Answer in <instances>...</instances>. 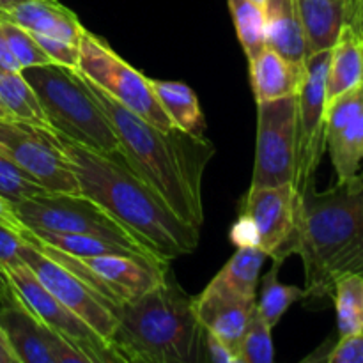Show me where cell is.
Wrapping results in <instances>:
<instances>
[{
    "label": "cell",
    "mask_w": 363,
    "mask_h": 363,
    "mask_svg": "<svg viewBox=\"0 0 363 363\" xmlns=\"http://www.w3.org/2000/svg\"><path fill=\"white\" fill-rule=\"evenodd\" d=\"M84 80L119 138L124 162L181 220L201 229L204 223L202 177L215 155V145L179 128L158 130L91 80L85 77Z\"/></svg>",
    "instance_id": "1"
},
{
    "label": "cell",
    "mask_w": 363,
    "mask_h": 363,
    "mask_svg": "<svg viewBox=\"0 0 363 363\" xmlns=\"http://www.w3.org/2000/svg\"><path fill=\"white\" fill-rule=\"evenodd\" d=\"M293 254L303 261L308 298L332 296L340 275L363 272V172L326 191H318L315 183L305 188L280 259Z\"/></svg>",
    "instance_id": "2"
},
{
    "label": "cell",
    "mask_w": 363,
    "mask_h": 363,
    "mask_svg": "<svg viewBox=\"0 0 363 363\" xmlns=\"http://www.w3.org/2000/svg\"><path fill=\"white\" fill-rule=\"evenodd\" d=\"M57 135L74 170L80 194L101 204L167 261L197 250V227L181 220L123 156L85 147L59 131Z\"/></svg>",
    "instance_id": "3"
},
{
    "label": "cell",
    "mask_w": 363,
    "mask_h": 363,
    "mask_svg": "<svg viewBox=\"0 0 363 363\" xmlns=\"http://www.w3.org/2000/svg\"><path fill=\"white\" fill-rule=\"evenodd\" d=\"M110 346L121 363H194L202 360V326L188 296L167 277L145 294L113 311Z\"/></svg>",
    "instance_id": "4"
},
{
    "label": "cell",
    "mask_w": 363,
    "mask_h": 363,
    "mask_svg": "<svg viewBox=\"0 0 363 363\" xmlns=\"http://www.w3.org/2000/svg\"><path fill=\"white\" fill-rule=\"evenodd\" d=\"M21 73L34 89L53 130L94 151L121 155L119 138L108 117L78 71L46 64Z\"/></svg>",
    "instance_id": "5"
},
{
    "label": "cell",
    "mask_w": 363,
    "mask_h": 363,
    "mask_svg": "<svg viewBox=\"0 0 363 363\" xmlns=\"http://www.w3.org/2000/svg\"><path fill=\"white\" fill-rule=\"evenodd\" d=\"M13 209L25 227L62 234H87L121 245L149 261L170 262L84 194H45L20 202Z\"/></svg>",
    "instance_id": "6"
},
{
    "label": "cell",
    "mask_w": 363,
    "mask_h": 363,
    "mask_svg": "<svg viewBox=\"0 0 363 363\" xmlns=\"http://www.w3.org/2000/svg\"><path fill=\"white\" fill-rule=\"evenodd\" d=\"M21 238L34 245L39 252L59 262L60 266L73 273L98 296L110 305L112 312L119 305L137 300L147 291L155 289L169 275V262L149 261L133 255H94V257H77L59 248L48 247L34 240L27 233Z\"/></svg>",
    "instance_id": "7"
},
{
    "label": "cell",
    "mask_w": 363,
    "mask_h": 363,
    "mask_svg": "<svg viewBox=\"0 0 363 363\" xmlns=\"http://www.w3.org/2000/svg\"><path fill=\"white\" fill-rule=\"evenodd\" d=\"M78 73L158 130L170 131L176 128L156 99L149 78L128 64L105 39L87 28H84L80 38Z\"/></svg>",
    "instance_id": "8"
},
{
    "label": "cell",
    "mask_w": 363,
    "mask_h": 363,
    "mask_svg": "<svg viewBox=\"0 0 363 363\" xmlns=\"http://www.w3.org/2000/svg\"><path fill=\"white\" fill-rule=\"evenodd\" d=\"M0 152L30 174L48 194H80L73 167L53 128L0 117Z\"/></svg>",
    "instance_id": "9"
},
{
    "label": "cell",
    "mask_w": 363,
    "mask_h": 363,
    "mask_svg": "<svg viewBox=\"0 0 363 363\" xmlns=\"http://www.w3.org/2000/svg\"><path fill=\"white\" fill-rule=\"evenodd\" d=\"M7 282L25 308L32 312L46 328L66 339L74 350L87 357L89 363H121V358L89 323L64 307L38 280L25 262L2 269Z\"/></svg>",
    "instance_id": "10"
},
{
    "label": "cell",
    "mask_w": 363,
    "mask_h": 363,
    "mask_svg": "<svg viewBox=\"0 0 363 363\" xmlns=\"http://www.w3.org/2000/svg\"><path fill=\"white\" fill-rule=\"evenodd\" d=\"M298 96L257 103V145L250 188L293 183Z\"/></svg>",
    "instance_id": "11"
},
{
    "label": "cell",
    "mask_w": 363,
    "mask_h": 363,
    "mask_svg": "<svg viewBox=\"0 0 363 363\" xmlns=\"http://www.w3.org/2000/svg\"><path fill=\"white\" fill-rule=\"evenodd\" d=\"M330 50L308 55L305 60L307 74L298 92L296 112V170L294 190L298 195L315 183L323 155L326 151V73Z\"/></svg>",
    "instance_id": "12"
},
{
    "label": "cell",
    "mask_w": 363,
    "mask_h": 363,
    "mask_svg": "<svg viewBox=\"0 0 363 363\" xmlns=\"http://www.w3.org/2000/svg\"><path fill=\"white\" fill-rule=\"evenodd\" d=\"M20 257L32 269L39 282L69 311L80 315L85 323L92 326L99 335L110 342L113 328H116V315L110 305L101 296L94 293L91 287L85 286L78 277L67 272L59 262L46 257L34 245L23 240L20 248Z\"/></svg>",
    "instance_id": "13"
},
{
    "label": "cell",
    "mask_w": 363,
    "mask_h": 363,
    "mask_svg": "<svg viewBox=\"0 0 363 363\" xmlns=\"http://www.w3.org/2000/svg\"><path fill=\"white\" fill-rule=\"evenodd\" d=\"M300 195L293 183L279 186L250 188L241 204V213L250 216L259 230V248L273 261H284L280 254L289 243L296 225Z\"/></svg>",
    "instance_id": "14"
},
{
    "label": "cell",
    "mask_w": 363,
    "mask_h": 363,
    "mask_svg": "<svg viewBox=\"0 0 363 363\" xmlns=\"http://www.w3.org/2000/svg\"><path fill=\"white\" fill-rule=\"evenodd\" d=\"M0 326L20 363H89L85 354L46 328L20 301L0 307Z\"/></svg>",
    "instance_id": "15"
},
{
    "label": "cell",
    "mask_w": 363,
    "mask_h": 363,
    "mask_svg": "<svg viewBox=\"0 0 363 363\" xmlns=\"http://www.w3.org/2000/svg\"><path fill=\"white\" fill-rule=\"evenodd\" d=\"M326 147L337 183L360 172L363 162V82L326 105Z\"/></svg>",
    "instance_id": "16"
},
{
    "label": "cell",
    "mask_w": 363,
    "mask_h": 363,
    "mask_svg": "<svg viewBox=\"0 0 363 363\" xmlns=\"http://www.w3.org/2000/svg\"><path fill=\"white\" fill-rule=\"evenodd\" d=\"M255 307L257 300L236 296L213 284H208L201 296L194 298L195 314L202 328L215 333L234 354L240 351Z\"/></svg>",
    "instance_id": "17"
},
{
    "label": "cell",
    "mask_w": 363,
    "mask_h": 363,
    "mask_svg": "<svg viewBox=\"0 0 363 363\" xmlns=\"http://www.w3.org/2000/svg\"><path fill=\"white\" fill-rule=\"evenodd\" d=\"M307 55L332 50L346 25L358 27V0H296Z\"/></svg>",
    "instance_id": "18"
},
{
    "label": "cell",
    "mask_w": 363,
    "mask_h": 363,
    "mask_svg": "<svg viewBox=\"0 0 363 363\" xmlns=\"http://www.w3.org/2000/svg\"><path fill=\"white\" fill-rule=\"evenodd\" d=\"M0 20L11 21L32 34L50 35L80 45L84 25L77 14L59 0H25L11 9L0 11Z\"/></svg>",
    "instance_id": "19"
},
{
    "label": "cell",
    "mask_w": 363,
    "mask_h": 363,
    "mask_svg": "<svg viewBox=\"0 0 363 363\" xmlns=\"http://www.w3.org/2000/svg\"><path fill=\"white\" fill-rule=\"evenodd\" d=\"M250 80L255 101L298 96L307 74L305 62H293L266 46L250 62Z\"/></svg>",
    "instance_id": "20"
},
{
    "label": "cell",
    "mask_w": 363,
    "mask_h": 363,
    "mask_svg": "<svg viewBox=\"0 0 363 363\" xmlns=\"http://www.w3.org/2000/svg\"><path fill=\"white\" fill-rule=\"evenodd\" d=\"M363 82V35L346 25L330 50L326 73V105Z\"/></svg>",
    "instance_id": "21"
},
{
    "label": "cell",
    "mask_w": 363,
    "mask_h": 363,
    "mask_svg": "<svg viewBox=\"0 0 363 363\" xmlns=\"http://www.w3.org/2000/svg\"><path fill=\"white\" fill-rule=\"evenodd\" d=\"M266 46L293 62L307 60L303 27L296 0H269L266 7Z\"/></svg>",
    "instance_id": "22"
},
{
    "label": "cell",
    "mask_w": 363,
    "mask_h": 363,
    "mask_svg": "<svg viewBox=\"0 0 363 363\" xmlns=\"http://www.w3.org/2000/svg\"><path fill=\"white\" fill-rule=\"evenodd\" d=\"M152 92L162 105L163 112L169 116L170 123L184 133L204 137L206 119L201 110L197 94L186 84L172 80H151Z\"/></svg>",
    "instance_id": "23"
},
{
    "label": "cell",
    "mask_w": 363,
    "mask_h": 363,
    "mask_svg": "<svg viewBox=\"0 0 363 363\" xmlns=\"http://www.w3.org/2000/svg\"><path fill=\"white\" fill-rule=\"evenodd\" d=\"M266 257L268 255L259 247L238 248L236 254L229 259V262L220 269L218 275L209 284L222 287V289L229 291L236 296L255 300L259 273H261Z\"/></svg>",
    "instance_id": "24"
},
{
    "label": "cell",
    "mask_w": 363,
    "mask_h": 363,
    "mask_svg": "<svg viewBox=\"0 0 363 363\" xmlns=\"http://www.w3.org/2000/svg\"><path fill=\"white\" fill-rule=\"evenodd\" d=\"M339 337L363 332V272H347L333 284Z\"/></svg>",
    "instance_id": "25"
},
{
    "label": "cell",
    "mask_w": 363,
    "mask_h": 363,
    "mask_svg": "<svg viewBox=\"0 0 363 363\" xmlns=\"http://www.w3.org/2000/svg\"><path fill=\"white\" fill-rule=\"evenodd\" d=\"M0 103L16 119L41 124V126H50L34 89H32V85L28 84L21 71L20 73L0 71Z\"/></svg>",
    "instance_id": "26"
},
{
    "label": "cell",
    "mask_w": 363,
    "mask_h": 363,
    "mask_svg": "<svg viewBox=\"0 0 363 363\" xmlns=\"http://www.w3.org/2000/svg\"><path fill=\"white\" fill-rule=\"evenodd\" d=\"M282 268V262L273 261L272 268L266 272L262 277V287H261V298L257 301V311L266 321L269 328H275L284 318L289 307L296 301L305 300L307 291L305 287L296 286H286V284L279 282V272Z\"/></svg>",
    "instance_id": "27"
},
{
    "label": "cell",
    "mask_w": 363,
    "mask_h": 363,
    "mask_svg": "<svg viewBox=\"0 0 363 363\" xmlns=\"http://www.w3.org/2000/svg\"><path fill=\"white\" fill-rule=\"evenodd\" d=\"M25 233L34 240L48 245V247L59 248V250L69 255H77V257H94V255H133V257H140V255L133 254L121 245L101 240V238L87 236V234H62L52 233V230L32 229V227H25Z\"/></svg>",
    "instance_id": "28"
},
{
    "label": "cell",
    "mask_w": 363,
    "mask_h": 363,
    "mask_svg": "<svg viewBox=\"0 0 363 363\" xmlns=\"http://www.w3.org/2000/svg\"><path fill=\"white\" fill-rule=\"evenodd\" d=\"M248 62L266 48V11L250 0H227Z\"/></svg>",
    "instance_id": "29"
},
{
    "label": "cell",
    "mask_w": 363,
    "mask_h": 363,
    "mask_svg": "<svg viewBox=\"0 0 363 363\" xmlns=\"http://www.w3.org/2000/svg\"><path fill=\"white\" fill-rule=\"evenodd\" d=\"M48 191L41 183L34 179L30 174L25 172L21 167L11 162L7 156L0 152V197L13 208L28 199L39 197Z\"/></svg>",
    "instance_id": "30"
},
{
    "label": "cell",
    "mask_w": 363,
    "mask_h": 363,
    "mask_svg": "<svg viewBox=\"0 0 363 363\" xmlns=\"http://www.w3.org/2000/svg\"><path fill=\"white\" fill-rule=\"evenodd\" d=\"M273 358H275V351H273L272 328L266 325L255 307L247 332H245L243 342L236 354V363H272Z\"/></svg>",
    "instance_id": "31"
},
{
    "label": "cell",
    "mask_w": 363,
    "mask_h": 363,
    "mask_svg": "<svg viewBox=\"0 0 363 363\" xmlns=\"http://www.w3.org/2000/svg\"><path fill=\"white\" fill-rule=\"evenodd\" d=\"M0 23H2L4 34H6L7 43H9L21 69L53 64L52 59L46 55V52L39 46V43L35 41L30 32L25 30L20 25L11 23V21L6 20H0Z\"/></svg>",
    "instance_id": "32"
},
{
    "label": "cell",
    "mask_w": 363,
    "mask_h": 363,
    "mask_svg": "<svg viewBox=\"0 0 363 363\" xmlns=\"http://www.w3.org/2000/svg\"><path fill=\"white\" fill-rule=\"evenodd\" d=\"M32 35H34L35 41L39 43V46L45 50L46 55L52 59L53 64H59V66L67 67V69L78 71V60H80V45H77V43L64 41V39L50 38V35H41V34H32Z\"/></svg>",
    "instance_id": "33"
},
{
    "label": "cell",
    "mask_w": 363,
    "mask_h": 363,
    "mask_svg": "<svg viewBox=\"0 0 363 363\" xmlns=\"http://www.w3.org/2000/svg\"><path fill=\"white\" fill-rule=\"evenodd\" d=\"M323 360L328 363H363V332L339 337Z\"/></svg>",
    "instance_id": "34"
},
{
    "label": "cell",
    "mask_w": 363,
    "mask_h": 363,
    "mask_svg": "<svg viewBox=\"0 0 363 363\" xmlns=\"http://www.w3.org/2000/svg\"><path fill=\"white\" fill-rule=\"evenodd\" d=\"M21 245H23V238L0 223V272L23 262L20 257Z\"/></svg>",
    "instance_id": "35"
},
{
    "label": "cell",
    "mask_w": 363,
    "mask_h": 363,
    "mask_svg": "<svg viewBox=\"0 0 363 363\" xmlns=\"http://www.w3.org/2000/svg\"><path fill=\"white\" fill-rule=\"evenodd\" d=\"M202 360L213 363H236V354L215 333L202 328Z\"/></svg>",
    "instance_id": "36"
},
{
    "label": "cell",
    "mask_w": 363,
    "mask_h": 363,
    "mask_svg": "<svg viewBox=\"0 0 363 363\" xmlns=\"http://www.w3.org/2000/svg\"><path fill=\"white\" fill-rule=\"evenodd\" d=\"M230 241L236 248L259 247V230L254 220L248 215L241 213L240 218L230 227Z\"/></svg>",
    "instance_id": "37"
},
{
    "label": "cell",
    "mask_w": 363,
    "mask_h": 363,
    "mask_svg": "<svg viewBox=\"0 0 363 363\" xmlns=\"http://www.w3.org/2000/svg\"><path fill=\"white\" fill-rule=\"evenodd\" d=\"M0 71H7V73H20L21 71L20 64L7 43L6 34H4L2 23H0Z\"/></svg>",
    "instance_id": "38"
},
{
    "label": "cell",
    "mask_w": 363,
    "mask_h": 363,
    "mask_svg": "<svg viewBox=\"0 0 363 363\" xmlns=\"http://www.w3.org/2000/svg\"><path fill=\"white\" fill-rule=\"evenodd\" d=\"M0 223H2V225H6L7 229L14 230L16 234H21L25 230V225L21 223V220L16 216L14 209L11 208V206L7 204L2 197H0Z\"/></svg>",
    "instance_id": "39"
},
{
    "label": "cell",
    "mask_w": 363,
    "mask_h": 363,
    "mask_svg": "<svg viewBox=\"0 0 363 363\" xmlns=\"http://www.w3.org/2000/svg\"><path fill=\"white\" fill-rule=\"evenodd\" d=\"M0 363H20L2 326H0Z\"/></svg>",
    "instance_id": "40"
},
{
    "label": "cell",
    "mask_w": 363,
    "mask_h": 363,
    "mask_svg": "<svg viewBox=\"0 0 363 363\" xmlns=\"http://www.w3.org/2000/svg\"><path fill=\"white\" fill-rule=\"evenodd\" d=\"M16 301H20V300H18L16 294H14V291H13V287H11L9 282H7L6 273L0 272V307L16 303Z\"/></svg>",
    "instance_id": "41"
},
{
    "label": "cell",
    "mask_w": 363,
    "mask_h": 363,
    "mask_svg": "<svg viewBox=\"0 0 363 363\" xmlns=\"http://www.w3.org/2000/svg\"><path fill=\"white\" fill-rule=\"evenodd\" d=\"M357 30L363 35V0H358V27Z\"/></svg>",
    "instance_id": "42"
},
{
    "label": "cell",
    "mask_w": 363,
    "mask_h": 363,
    "mask_svg": "<svg viewBox=\"0 0 363 363\" xmlns=\"http://www.w3.org/2000/svg\"><path fill=\"white\" fill-rule=\"evenodd\" d=\"M25 2V0H0V11L11 9V7L18 6V4Z\"/></svg>",
    "instance_id": "43"
},
{
    "label": "cell",
    "mask_w": 363,
    "mask_h": 363,
    "mask_svg": "<svg viewBox=\"0 0 363 363\" xmlns=\"http://www.w3.org/2000/svg\"><path fill=\"white\" fill-rule=\"evenodd\" d=\"M250 2H254L255 6L262 7V9L266 11V7H268V2H269V0H250Z\"/></svg>",
    "instance_id": "44"
},
{
    "label": "cell",
    "mask_w": 363,
    "mask_h": 363,
    "mask_svg": "<svg viewBox=\"0 0 363 363\" xmlns=\"http://www.w3.org/2000/svg\"><path fill=\"white\" fill-rule=\"evenodd\" d=\"M0 117H13L9 112H7L6 106H4L2 103H0Z\"/></svg>",
    "instance_id": "45"
}]
</instances>
